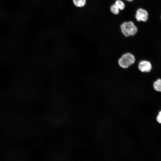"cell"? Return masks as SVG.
<instances>
[{
	"label": "cell",
	"mask_w": 161,
	"mask_h": 161,
	"mask_svg": "<svg viewBox=\"0 0 161 161\" xmlns=\"http://www.w3.org/2000/svg\"><path fill=\"white\" fill-rule=\"evenodd\" d=\"M135 58L133 54L130 52H127L123 54L119 58L118 63L122 68H128L134 64Z\"/></svg>",
	"instance_id": "cell-1"
},
{
	"label": "cell",
	"mask_w": 161,
	"mask_h": 161,
	"mask_svg": "<svg viewBox=\"0 0 161 161\" xmlns=\"http://www.w3.org/2000/svg\"><path fill=\"white\" fill-rule=\"evenodd\" d=\"M120 29L122 33L127 37L134 35L137 31V27L131 21L123 23L120 26Z\"/></svg>",
	"instance_id": "cell-2"
},
{
	"label": "cell",
	"mask_w": 161,
	"mask_h": 161,
	"mask_svg": "<svg viewBox=\"0 0 161 161\" xmlns=\"http://www.w3.org/2000/svg\"><path fill=\"white\" fill-rule=\"evenodd\" d=\"M135 17L138 21L145 22L148 19V13L146 10L139 8L136 11Z\"/></svg>",
	"instance_id": "cell-3"
},
{
	"label": "cell",
	"mask_w": 161,
	"mask_h": 161,
	"mask_svg": "<svg viewBox=\"0 0 161 161\" xmlns=\"http://www.w3.org/2000/svg\"><path fill=\"white\" fill-rule=\"evenodd\" d=\"M138 68L141 72H149L151 69L152 65L149 61L146 60H142L139 63Z\"/></svg>",
	"instance_id": "cell-4"
},
{
	"label": "cell",
	"mask_w": 161,
	"mask_h": 161,
	"mask_svg": "<svg viewBox=\"0 0 161 161\" xmlns=\"http://www.w3.org/2000/svg\"><path fill=\"white\" fill-rule=\"evenodd\" d=\"M154 89L157 91L161 92V79H159L156 80L153 84Z\"/></svg>",
	"instance_id": "cell-5"
},
{
	"label": "cell",
	"mask_w": 161,
	"mask_h": 161,
	"mask_svg": "<svg viewBox=\"0 0 161 161\" xmlns=\"http://www.w3.org/2000/svg\"><path fill=\"white\" fill-rule=\"evenodd\" d=\"M73 3L77 7H80L84 6L86 3V0H72Z\"/></svg>",
	"instance_id": "cell-6"
},
{
	"label": "cell",
	"mask_w": 161,
	"mask_h": 161,
	"mask_svg": "<svg viewBox=\"0 0 161 161\" xmlns=\"http://www.w3.org/2000/svg\"><path fill=\"white\" fill-rule=\"evenodd\" d=\"M115 4L120 10H122L125 8V5L124 3L120 0H116Z\"/></svg>",
	"instance_id": "cell-7"
},
{
	"label": "cell",
	"mask_w": 161,
	"mask_h": 161,
	"mask_svg": "<svg viewBox=\"0 0 161 161\" xmlns=\"http://www.w3.org/2000/svg\"><path fill=\"white\" fill-rule=\"evenodd\" d=\"M110 9L112 13L115 15H117L119 13L120 10L115 4L111 6Z\"/></svg>",
	"instance_id": "cell-8"
},
{
	"label": "cell",
	"mask_w": 161,
	"mask_h": 161,
	"mask_svg": "<svg viewBox=\"0 0 161 161\" xmlns=\"http://www.w3.org/2000/svg\"><path fill=\"white\" fill-rule=\"evenodd\" d=\"M156 120L158 123L161 124V110L158 112L156 117Z\"/></svg>",
	"instance_id": "cell-9"
},
{
	"label": "cell",
	"mask_w": 161,
	"mask_h": 161,
	"mask_svg": "<svg viewBox=\"0 0 161 161\" xmlns=\"http://www.w3.org/2000/svg\"><path fill=\"white\" fill-rule=\"evenodd\" d=\"M128 1H132L133 0H125Z\"/></svg>",
	"instance_id": "cell-10"
}]
</instances>
